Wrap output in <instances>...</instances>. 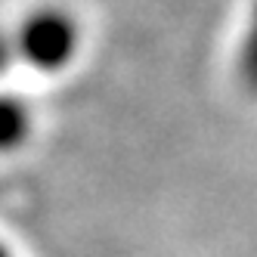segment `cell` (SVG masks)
I'll return each instance as SVG.
<instances>
[{"instance_id":"1","label":"cell","mask_w":257,"mask_h":257,"mask_svg":"<svg viewBox=\"0 0 257 257\" xmlns=\"http://www.w3.org/2000/svg\"><path fill=\"white\" fill-rule=\"evenodd\" d=\"M19 134H22V115L13 105H0V146L16 143Z\"/></svg>"}]
</instances>
